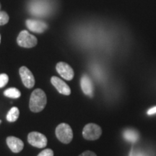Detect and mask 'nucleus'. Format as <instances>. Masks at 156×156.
I'll return each instance as SVG.
<instances>
[{"mask_svg":"<svg viewBox=\"0 0 156 156\" xmlns=\"http://www.w3.org/2000/svg\"><path fill=\"white\" fill-rule=\"evenodd\" d=\"M26 25L29 30L37 34L44 33L48 28L46 23L38 20H28L26 21Z\"/></svg>","mask_w":156,"mask_h":156,"instance_id":"obj_9","label":"nucleus"},{"mask_svg":"<svg viewBox=\"0 0 156 156\" xmlns=\"http://www.w3.org/2000/svg\"><path fill=\"white\" fill-rule=\"evenodd\" d=\"M7 144L9 149L15 153H20L24 147V143L22 140L13 136L7 138Z\"/></svg>","mask_w":156,"mask_h":156,"instance_id":"obj_11","label":"nucleus"},{"mask_svg":"<svg viewBox=\"0 0 156 156\" xmlns=\"http://www.w3.org/2000/svg\"><path fill=\"white\" fill-rule=\"evenodd\" d=\"M123 136L126 141L130 142H135L139 139V134L133 129H126L123 133Z\"/></svg>","mask_w":156,"mask_h":156,"instance_id":"obj_13","label":"nucleus"},{"mask_svg":"<svg viewBox=\"0 0 156 156\" xmlns=\"http://www.w3.org/2000/svg\"><path fill=\"white\" fill-rule=\"evenodd\" d=\"M54 5L51 0H31L28 9L32 15L44 17L48 16L53 12Z\"/></svg>","mask_w":156,"mask_h":156,"instance_id":"obj_1","label":"nucleus"},{"mask_svg":"<svg viewBox=\"0 0 156 156\" xmlns=\"http://www.w3.org/2000/svg\"><path fill=\"white\" fill-rule=\"evenodd\" d=\"M56 137L62 143L68 144L73 140V132L71 126L66 123L58 124L56 129Z\"/></svg>","mask_w":156,"mask_h":156,"instance_id":"obj_3","label":"nucleus"},{"mask_svg":"<svg viewBox=\"0 0 156 156\" xmlns=\"http://www.w3.org/2000/svg\"><path fill=\"white\" fill-rule=\"evenodd\" d=\"M20 115V111L17 107H12L9 111L7 115V120L9 122H14L18 119Z\"/></svg>","mask_w":156,"mask_h":156,"instance_id":"obj_14","label":"nucleus"},{"mask_svg":"<svg viewBox=\"0 0 156 156\" xmlns=\"http://www.w3.org/2000/svg\"><path fill=\"white\" fill-rule=\"evenodd\" d=\"M0 42H1V36H0Z\"/></svg>","mask_w":156,"mask_h":156,"instance_id":"obj_22","label":"nucleus"},{"mask_svg":"<svg viewBox=\"0 0 156 156\" xmlns=\"http://www.w3.org/2000/svg\"><path fill=\"white\" fill-rule=\"evenodd\" d=\"M19 46L24 48H33L37 44V38L33 35L29 34L27 30H23L20 33L17 38Z\"/></svg>","mask_w":156,"mask_h":156,"instance_id":"obj_5","label":"nucleus"},{"mask_svg":"<svg viewBox=\"0 0 156 156\" xmlns=\"http://www.w3.org/2000/svg\"><path fill=\"white\" fill-rule=\"evenodd\" d=\"M9 81L8 75L6 74H1L0 75V88L5 87Z\"/></svg>","mask_w":156,"mask_h":156,"instance_id":"obj_17","label":"nucleus"},{"mask_svg":"<svg viewBox=\"0 0 156 156\" xmlns=\"http://www.w3.org/2000/svg\"><path fill=\"white\" fill-rule=\"evenodd\" d=\"M38 156H54V152L51 149H45L41 152Z\"/></svg>","mask_w":156,"mask_h":156,"instance_id":"obj_18","label":"nucleus"},{"mask_svg":"<svg viewBox=\"0 0 156 156\" xmlns=\"http://www.w3.org/2000/svg\"><path fill=\"white\" fill-rule=\"evenodd\" d=\"M102 134V129L98 124L90 123L85 126L83 130V136L87 140H96Z\"/></svg>","mask_w":156,"mask_h":156,"instance_id":"obj_4","label":"nucleus"},{"mask_svg":"<svg viewBox=\"0 0 156 156\" xmlns=\"http://www.w3.org/2000/svg\"><path fill=\"white\" fill-rule=\"evenodd\" d=\"M9 21V16L5 12H0V25L7 24Z\"/></svg>","mask_w":156,"mask_h":156,"instance_id":"obj_16","label":"nucleus"},{"mask_svg":"<svg viewBox=\"0 0 156 156\" xmlns=\"http://www.w3.org/2000/svg\"><path fill=\"white\" fill-rule=\"evenodd\" d=\"M51 82L52 85L56 87V89L57 90L58 93L65 95H70V93H71L70 87H69V85H68L66 83H64L62 79L54 76V77H52L51 79Z\"/></svg>","mask_w":156,"mask_h":156,"instance_id":"obj_10","label":"nucleus"},{"mask_svg":"<svg viewBox=\"0 0 156 156\" xmlns=\"http://www.w3.org/2000/svg\"><path fill=\"white\" fill-rule=\"evenodd\" d=\"M156 114V106H154L153 108H151V109H149L147 112V114L148 115H153Z\"/></svg>","mask_w":156,"mask_h":156,"instance_id":"obj_20","label":"nucleus"},{"mask_svg":"<svg viewBox=\"0 0 156 156\" xmlns=\"http://www.w3.org/2000/svg\"><path fill=\"white\" fill-rule=\"evenodd\" d=\"M79 156H97L96 154L95 153H93L92 151H87L83 152V153L80 154Z\"/></svg>","mask_w":156,"mask_h":156,"instance_id":"obj_19","label":"nucleus"},{"mask_svg":"<svg viewBox=\"0 0 156 156\" xmlns=\"http://www.w3.org/2000/svg\"><path fill=\"white\" fill-rule=\"evenodd\" d=\"M1 123H2V121H1V120H0V124H1Z\"/></svg>","mask_w":156,"mask_h":156,"instance_id":"obj_23","label":"nucleus"},{"mask_svg":"<svg viewBox=\"0 0 156 156\" xmlns=\"http://www.w3.org/2000/svg\"><path fill=\"white\" fill-rule=\"evenodd\" d=\"M20 75L23 85L27 88H32L35 85V78L30 69L26 67H22L20 69Z\"/></svg>","mask_w":156,"mask_h":156,"instance_id":"obj_7","label":"nucleus"},{"mask_svg":"<svg viewBox=\"0 0 156 156\" xmlns=\"http://www.w3.org/2000/svg\"><path fill=\"white\" fill-rule=\"evenodd\" d=\"M28 141L31 145L38 148L45 147L47 145V138L46 137V136L37 132L29 133Z\"/></svg>","mask_w":156,"mask_h":156,"instance_id":"obj_6","label":"nucleus"},{"mask_svg":"<svg viewBox=\"0 0 156 156\" xmlns=\"http://www.w3.org/2000/svg\"><path fill=\"white\" fill-rule=\"evenodd\" d=\"M56 71L61 75L62 77L66 80H72L74 77V71L69 64L64 62H58L56 66Z\"/></svg>","mask_w":156,"mask_h":156,"instance_id":"obj_8","label":"nucleus"},{"mask_svg":"<svg viewBox=\"0 0 156 156\" xmlns=\"http://www.w3.org/2000/svg\"><path fill=\"white\" fill-rule=\"evenodd\" d=\"M4 95L5 96L10 98H18L20 97L21 93L20 92L18 89L15 88V87H9V88L5 90Z\"/></svg>","mask_w":156,"mask_h":156,"instance_id":"obj_15","label":"nucleus"},{"mask_svg":"<svg viewBox=\"0 0 156 156\" xmlns=\"http://www.w3.org/2000/svg\"><path fill=\"white\" fill-rule=\"evenodd\" d=\"M129 156H143L142 155V154H140V153H138V154H134V153H133V151H132V153H130V155Z\"/></svg>","mask_w":156,"mask_h":156,"instance_id":"obj_21","label":"nucleus"},{"mask_svg":"<svg viewBox=\"0 0 156 156\" xmlns=\"http://www.w3.org/2000/svg\"><path fill=\"white\" fill-rule=\"evenodd\" d=\"M47 102L46 93L41 89H36L30 95L29 106L31 112H41L44 110Z\"/></svg>","mask_w":156,"mask_h":156,"instance_id":"obj_2","label":"nucleus"},{"mask_svg":"<svg viewBox=\"0 0 156 156\" xmlns=\"http://www.w3.org/2000/svg\"><path fill=\"white\" fill-rule=\"evenodd\" d=\"M80 85L83 92L90 97L93 96V85L91 80L87 75H83L81 77Z\"/></svg>","mask_w":156,"mask_h":156,"instance_id":"obj_12","label":"nucleus"}]
</instances>
